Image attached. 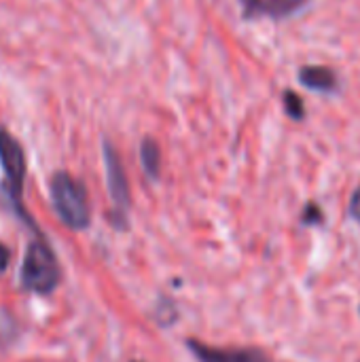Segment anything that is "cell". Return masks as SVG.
<instances>
[{
  "label": "cell",
  "mask_w": 360,
  "mask_h": 362,
  "mask_svg": "<svg viewBox=\"0 0 360 362\" xmlns=\"http://www.w3.org/2000/svg\"><path fill=\"white\" fill-rule=\"evenodd\" d=\"M51 202L55 214L70 229H85L89 225L91 214H89L87 191L68 172H57L51 178Z\"/></svg>",
  "instance_id": "cell-1"
},
{
  "label": "cell",
  "mask_w": 360,
  "mask_h": 362,
  "mask_svg": "<svg viewBox=\"0 0 360 362\" xmlns=\"http://www.w3.org/2000/svg\"><path fill=\"white\" fill-rule=\"evenodd\" d=\"M21 282L28 291L40 295H49L59 284V265L47 242L36 240L28 246L21 265Z\"/></svg>",
  "instance_id": "cell-2"
},
{
  "label": "cell",
  "mask_w": 360,
  "mask_h": 362,
  "mask_svg": "<svg viewBox=\"0 0 360 362\" xmlns=\"http://www.w3.org/2000/svg\"><path fill=\"white\" fill-rule=\"evenodd\" d=\"M0 165L4 172L6 189L11 199L17 208H21V193H23V178H25V157L21 144L0 127Z\"/></svg>",
  "instance_id": "cell-3"
},
{
  "label": "cell",
  "mask_w": 360,
  "mask_h": 362,
  "mask_svg": "<svg viewBox=\"0 0 360 362\" xmlns=\"http://www.w3.org/2000/svg\"><path fill=\"white\" fill-rule=\"evenodd\" d=\"M104 168H106V182H108V193L117 206L119 214H125L129 208V182L123 170V163L112 148L110 142H104Z\"/></svg>",
  "instance_id": "cell-4"
},
{
  "label": "cell",
  "mask_w": 360,
  "mask_h": 362,
  "mask_svg": "<svg viewBox=\"0 0 360 362\" xmlns=\"http://www.w3.org/2000/svg\"><path fill=\"white\" fill-rule=\"evenodd\" d=\"M187 348L199 362H269L257 348H214L195 339H187Z\"/></svg>",
  "instance_id": "cell-5"
},
{
  "label": "cell",
  "mask_w": 360,
  "mask_h": 362,
  "mask_svg": "<svg viewBox=\"0 0 360 362\" xmlns=\"http://www.w3.org/2000/svg\"><path fill=\"white\" fill-rule=\"evenodd\" d=\"M310 0H240L244 19H286L306 8Z\"/></svg>",
  "instance_id": "cell-6"
},
{
  "label": "cell",
  "mask_w": 360,
  "mask_h": 362,
  "mask_svg": "<svg viewBox=\"0 0 360 362\" xmlns=\"http://www.w3.org/2000/svg\"><path fill=\"white\" fill-rule=\"evenodd\" d=\"M299 83L318 93H333L339 89V78L329 66H303L299 70Z\"/></svg>",
  "instance_id": "cell-7"
},
{
  "label": "cell",
  "mask_w": 360,
  "mask_h": 362,
  "mask_svg": "<svg viewBox=\"0 0 360 362\" xmlns=\"http://www.w3.org/2000/svg\"><path fill=\"white\" fill-rule=\"evenodd\" d=\"M140 163L151 180H157L161 174V151L153 138H144L140 142Z\"/></svg>",
  "instance_id": "cell-8"
},
{
  "label": "cell",
  "mask_w": 360,
  "mask_h": 362,
  "mask_svg": "<svg viewBox=\"0 0 360 362\" xmlns=\"http://www.w3.org/2000/svg\"><path fill=\"white\" fill-rule=\"evenodd\" d=\"M284 110H286V115L293 121H301L306 117V104H303V100L295 91H291V89L284 91Z\"/></svg>",
  "instance_id": "cell-9"
},
{
  "label": "cell",
  "mask_w": 360,
  "mask_h": 362,
  "mask_svg": "<svg viewBox=\"0 0 360 362\" xmlns=\"http://www.w3.org/2000/svg\"><path fill=\"white\" fill-rule=\"evenodd\" d=\"M323 223V212L316 204H308L303 212V225H320Z\"/></svg>",
  "instance_id": "cell-10"
},
{
  "label": "cell",
  "mask_w": 360,
  "mask_h": 362,
  "mask_svg": "<svg viewBox=\"0 0 360 362\" xmlns=\"http://www.w3.org/2000/svg\"><path fill=\"white\" fill-rule=\"evenodd\" d=\"M350 216L360 223V187L352 193V197H350Z\"/></svg>",
  "instance_id": "cell-11"
},
{
  "label": "cell",
  "mask_w": 360,
  "mask_h": 362,
  "mask_svg": "<svg viewBox=\"0 0 360 362\" xmlns=\"http://www.w3.org/2000/svg\"><path fill=\"white\" fill-rule=\"evenodd\" d=\"M8 259H11V255H8V250L0 244V276L6 272V267H8Z\"/></svg>",
  "instance_id": "cell-12"
}]
</instances>
